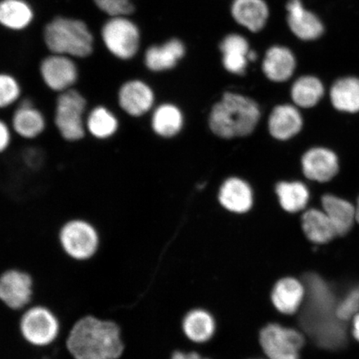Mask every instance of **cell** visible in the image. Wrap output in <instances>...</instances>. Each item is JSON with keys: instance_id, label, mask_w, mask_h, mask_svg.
Returning <instances> with one entry per match:
<instances>
[{"instance_id": "83f0119b", "label": "cell", "mask_w": 359, "mask_h": 359, "mask_svg": "<svg viewBox=\"0 0 359 359\" xmlns=\"http://www.w3.org/2000/svg\"><path fill=\"white\" fill-rule=\"evenodd\" d=\"M330 98L339 111H359V79L344 78L337 81L331 88Z\"/></svg>"}, {"instance_id": "8d00e7d4", "label": "cell", "mask_w": 359, "mask_h": 359, "mask_svg": "<svg viewBox=\"0 0 359 359\" xmlns=\"http://www.w3.org/2000/svg\"><path fill=\"white\" fill-rule=\"evenodd\" d=\"M170 359H210L208 358H205L201 356V354L191 352V353H184L181 351H177L172 354Z\"/></svg>"}, {"instance_id": "4fadbf2b", "label": "cell", "mask_w": 359, "mask_h": 359, "mask_svg": "<svg viewBox=\"0 0 359 359\" xmlns=\"http://www.w3.org/2000/svg\"><path fill=\"white\" fill-rule=\"evenodd\" d=\"M154 98L152 89L138 79L128 80L121 85L116 97L120 109L133 118H139L149 111Z\"/></svg>"}, {"instance_id": "f1b7e54d", "label": "cell", "mask_w": 359, "mask_h": 359, "mask_svg": "<svg viewBox=\"0 0 359 359\" xmlns=\"http://www.w3.org/2000/svg\"><path fill=\"white\" fill-rule=\"evenodd\" d=\"M182 124L183 116L181 111L172 104H163L157 107L152 116V129L161 137L175 136L181 131Z\"/></svg>"}, {"instance_id": "603a6c76", "label": "cell", "mask_w": 359, "mask_h": 359, "mask_svg": "<svg viewBox=\"0 0 359 359\" xmlns=\"http://www.w3.org/2000/svg\"><path fill=\"white\" fill-rule=\"evenodd\" d=\"M119 127L118 116L109 107L97 105L88 109L86 131L96 140H109L118 133Z\"/></svg>"}, {"instance_id": "9a60e30c", "label": "cell", "mask_w": 359, "mask_h": 359, "mask_svg": "<svg viewBox=\"0 0 359 359\" xmlns=\"http://www.w3.org/2000/svg\"><path fill=\"white\" fill-rule=\"evenodd\" d=\"M304 176L312 181H330L339 172V160L334 152L323 147L312 148L302 158Z\"/></svg>"}, {"instance_id": "2e32d148", "label": "cell", "mask_w": 359, "mask_h": 359, "mask_svg": "<svg viewBox=\"0 0 359 359\" xmlns=\"http://www.w3.org/2000/svg\"><path fill=\"white\" fill-rule=\"evenodd\" d=\"M231 13L238 25L253 33L259 32L266 27L269 16L264 0H234Z\"/></svg>"}, {"instance_id": "8fae6325", "label": "cell", "mask_w": 359, "mask_h": 359, "mask_svg": "<svg viewBox=\"0 0 359 359\" xmlns=\"http://www.w3.org/2000/svg\"><path fill=\"white\" fill-rule=\"evenodd\" d=\"M34 281L28 272L10 269L0 276V302L8 309L22 311L33 304Z\"/></svg>"}, {"instance_id": "6da1fadb", "label": "cell", "mask_w": 359, "mask_h": 359, "mask_svg": "<svg viewBox=\"0 0 359 359\" xmlns=\"http://www.w3.org/2000/svg\"><path fill=\"white\" fill-rule=\"evenodd\" d=\"M305 290L299 316L303 330L318 346L339 348L346 341L344 321L336 314L335 295L331 287L316 273L303 277Z\"/></svg>"}, {"instance_id": "f35d334b", "label": "cell", "mask_w": 359, "mask_h": 359, "mask_svg": "<svg viewBox=\"0 0 359 359\" xmlns=\"http://www.w3.org/2000/svg\"><path fill=\"white\" fill-rule=\"evenodd\" d=\"M356 209V221L359 223V198L358 201V205Z\"/></svg>"}, {"instance_id": "4316f807", "label": "cell", "mask_w": 359, "mask_h": 359, "mask_svg": "<svg viewBox=\"0 0 359 359\" xmlns=\"http://www.w3.org/2000/svg\"><path fill=\"white\" fill-rule=\"evenodd\" d=\"M302 222L305 236L313 243L325 244L337 236L333 224L325 212L309 210L302 215Z\"/></svg>"}, {"instance_id": "7c38bea8", "label": "cell", "mask_w": 359, "mask_h": 359, "mask_svg": "<svg viewBox=\"0 0 359 359\" xmlns=\"http://www.w3.org/2000/svg\"><path fill=\"white\" fill-rule=\"evenodd\" d=\"M10 123L13 133L25 140L41 137L48 128L46 116L29 98H22L13 107Z\"/></svg>"}, {"instance_id": "e575fe53", "label": "cell", "mask_w": 359, "mask_h": 359, "mask_svg": "<svg viewBox=\"0 0 359 359\" xmlns=\"http://www.w3.org/2000/svg\"><path fill=\"white\" fill-rule=\"evenodd\" d=\"M13 134L11 123L0 118V154L10 149Z\"/></svg>"}, {"instance_id": "4dcf8cb0", "label": "cell", "mask_w": 359, "mask_h": 359, "mask_svg": "<svg viewBox=\"0 0 359 359\" xmlns=\"http://www.w3.org/2000/svg\"><path fill=\"white\" fill-rule=\"evenodd\" d=\"M324 93V86L320 80L312 76H305L294 83L291 97L296 105L309 109L320 101Z\"/></svg>"}, {"instance_id": "52a82bcc", "label": "cell", "mask_w": 359, "mask_h": 359, "mask_svg": "<svg viewBox=\"0 0 359 359\" xmlns=\"http://www.w3.org/2000/svg\"><path fill=\"white\" fill-rule=\"evenodd\" d=\"M103 44L111 55L128 61L137 55L141 32L129 16L109 17L101 29Z\"/></svg>"}, {"instance_id": "1f68e13d", "label": "cell", "mask_w": 359, "mask_h": 359, "mask_svg": "<svg viewBox=\"0 0 359 359\" xmlns=\"http://www.w3.org/2000/svg\"><path fill=\"white\" fill-rule=\"evenodd\" d=\"M22 85L15 76L0 73V110L11 109L22 98Z\"/></svg>"}, {"instance_id": "ac0fdd59", "label": "cell", "mask_w": 359, "mask_h": 359, "mask_svg": "<svg viewBox=\"0 0 359 359\" xmlns=\"http://www.w3.org/2000/svg\"><path fill=\"white\" fill-rule=\"evenodd\" d=\"M185 45L178 39H172L163 44L147 48L144 62L148 69L161 72L173 69L185 55Z\"/></svg>"}, {"instance_id": "d6a6232c", "label": "cell", "mask_w": 359, "mask_h": 359, "mask_svg": "<svg viewBox=\"0 0 359 359\" xmlns=\"http://www.w3.org/2000/svg\"><path fill=\"white\" fill-rule=\"evenodd\" d=\"M93 2L109 17L129 16L135 11L133 0H93Z\"/></svg>"}, {"instance_id": "7402d4cb", "label": "cell", "mask_w": 359, "mask_h": 359, "mask_svg": "<svg viewBox=\"0 0 359 359\" xmlns=\"http://www.w3.org/2000/svg\"><path fill=\"white\" fill-rule=\"evenodd\" d=\"M295 58L289 48L273 46L264 57L262 69L264 75L273 82L288 80L295 69Z\"/></svg>"}, {"instance_id": "ffe728a7", "label": "cell", "mask_w": 359, "mask_h": 359, "mask_svg": "<svg viewBox=\"0 0 359 359\" xmlns=\"http://www.w3.org/2000/svg\"><path fill=\"white\" fill-rule=\"evenodd\" d=\"M303 119L299 111L291 105L277 106L269 119V130L278 140H288L302 130Z\"/></svg>"}, {"instance_id": "3957f363", "label": "cell", "mask_w": 359, "mask_h": 359, "mask_svg": "<svg viewBox=\"0 0 359 359\" xmlns=\"http://www.w3.org/2000/svg\"><path fill=\"white\" fill-rule=\"evenodd\" d=\"M259 116L257 102L249 97L226 93L213 107L209 124L219 137H245L254 131Z\"/></svg>"}, {"instance_id": "d6986e66", "label": "cell", "mask_w": 359, "mask_h": 359, "mask_svg": "<svg viewBox=\"0 0 359 359\" xmlns=\"http://www.w3.org/2000/svg\"><path fill=\"white\" fill-rule=\"evenodd\" d=\"M219 201L229 212L243 214L249 212L253 205V193L243 180H226L219 190Z\"/></svg>"}, {"instance_id": "f546056e", "label": "cell", "mask_w": 359, "mask_h": 359, "mask_svg": "<svg viewBox=\"0 0 359 359\" xmlns=\"http://www.w3.org/2000/svg\"><path fill=\"white\" fill-rule=\"evenodd\" d=\"M276 194L281 208L290 213L299 212L304 209L309 199L308 188L299 182L278 184Z\"/></svg>"}, {"instance_id": "d4e9b609", "label": "cell", "mask_w": 359, "mask_h": 359, "mask_svg": "<svg viewBox=\"0 0 359 359\" xmlns=\"http://www.w3.org/2000/svg\"><path fill=\"white\" fill-rule=\"evenodd\" d=\"M34 19L32 6L25 0H0V25L8 30L28 28Z\"/></svg>"}, {"instance_id": "44dd1931", "label": "cell", "mask_w": 359, "mask_h": 359, "mask_svg": "<svg viewBox=\"0 0 359 359\" xmlns=\"http://www.w3.org/2000/svg\"><path fill=\"white\" fill-rule=\"evenodd\" d=\"M219 48L224 69L231 74H243L250 62V49L247 39L238 34H228L222 40Z\"/></svg>"}, {"instance_id": "9c48e42d", "label": "cell", "mask_w": 359, "mask_h": 359, "mask_svg": "<svg viewBox=\"0 0 359 359\" xmlns=\"http://www.w3.org/2000/svg\"><path fill=\"white\" fill-rule=\"evenodd\" d=\"M259 341L268 359H299L304 344L302 333L277 324L264 326L259 332Z\"/></svg>"}, {"instance_id": "5bb4252c", "label": "cell", "mask_w": 359, "mask_h": 359, "mask_svg": "<svg viewBox=\"0 0 359 359\" xmlns=\"http://www.w3.org/2000/svg\"><path fill=\"white\" fill-rule=\"evenodd\" d=\"M286 10L288 12L287 22L296 37L309 41L320 38L324 33V26L320 19L305 10L302 0H290Z\"/></svg>"}, {"instance_id": "8992f818", "label": "cell", "mask_w": 359, "mask_h": 359, "mask_svg": "<svg viewBox=\"0 0 359 359\" xmlns=\"http://www.w3.org/2000/svg\"><path fill=\"white\" fill-rule=\"evenodd\" d=\"M57 236L62 250L77 262H86L95 257L101 245L100 230L85 218L67 219L58 229Z\"/></svg>"}, {"instance_id": "30bf717a", "label": "cell", "mask_w": 359, "mask_h": 359, "mask_svg": "<svg viewBox=\"0 0 359 359\" xmlns=\"http://www.w3.org/2000/svg\"><path fill=\"white\" fill-rule=\"evenodd\" d=\"M74 58L50 53L40 62L39 75L48 89L57 94L75 88L79 69Z\"/></svg>"}, {"instance_id": "277c9868", "label": "cell", "mask_w": 359, "mask_h": 359, "mask_svg": "<svg viewBox=\"0 0 359 359\" xmlns=\"http://www.w3.org/2000/svg\"><path fill=\"white\" fill-rule=\"evenodd\" d=\"M45 44L51 53L78 60L93 55L94 37L86 22L69 17H57L45 26Z\"/></svg>"}, {"instance_id": "d590c367", "label": "cell", "mask_w": 359, "mask_h": 359, "mask_svg": "<svg viewBox=\"0 0 359 359\" xmlns=\"http://www.w3.org/2000/svg\"><path fill=\"white\" fill-rule=\"evenodd\" d=\"M25 158L29 167H38L42 160L40 151L36 149H29L25 152Z\"/></svg>"}, {"instance_id": "836d02e7", "label": "cell", "mask_w": 359, "mask_h": 359, "mask_svg": "<svg viewBox=\"0 0 359 359\" xmlns=\"http://www.w3.org/2000/svg\"><path fill=\"white\" fill-rule=\"evenodd\" d=\"M359 311V286L353 289L343 300L337 304L336 314L340 320L346 321Z\"/></svg>"}, {"instance_id": "74e56055", "label": "cell", "mask_w": 359, "mask_h": 359, "mask_svg": "<svg viewBox=\"0 0 359 359\" xmlns=\"http://www.w3.org/2000/svg\"><path fill=\"white\" fill-rule=\"evenodd\" d=\"M353 335L359 341V313L353 318Z\"/></svg>"}, {"instance_id": "7a4b0ae2", "label": "cell", "mask_w": 359, "mask_h": 359, "mask_svg": "<svg viewBox=\"0 0 359 359\" xmlns=\"http://www.w3.org/2000/svg\"><path fill=\"white\" fill-rule=\"evenodd\" d=\"M66 347L74 359H120L125 351L118 323L93 316L75 322L67 336Z\"/></svg>"}, {"instance_id": "ba28073f", "label": "cell", "mask_w": 359, "mask_h": 359, "mask_svg": "<svg viewBox=\"0 0 359 359\" xmlns=\"http://www.w3.org/2000/svg\"><path fill=\"white\" fill-rule=\"evenodd\" d=\"M20 330L27 343L43 348L60 338L61 324L50 309L42 304H33L21 314Z\"/></svg>"}, {"instance_id": "e0dca14e", "label": "cell", "mask_w": 359, "mask_h": 359, "mask_svg": "<svg viewBox=\"0 0 359 359\" xmlns=\"http://www.w3.org/2000/svg\"><path fill=\"white\" fill-rule=\"evenodd\" d=\"M305 295L302 282L294 278H283L273 285L271 299L273 306L284 314H294L299 311Z\"/></svg>"}, {"instance_id": "ab89813d", "label": "cell", "mask_w": 359, "mask_h": 359, "mask_svg": "<svg viewBox=\"0 0 359 359\" xmlns=\"http://www.w3.org/2000/svg\"><path fill=\"white\" fill-rule=\"evenodd\" d=\"M257 359H259V358H257Z\"/></svg>"}, {"instance_id": "484cf974", "label": "cell", "mask_w": 359, "mask_h": 359, "mask_svg": "<svg viewBox=\"0 0 359 359\" xmlns=\"http://www.w3.org/2000/svg\"><path fill=\"white\" fill-rule=\"evenodd\" d=\"M184 334L188 339L196 344L208 342L215 331V323L212 314L203 309H194L187 313L182 321Z\"/></svg>"}, {"instance_id": "cb8c5ba5", "label": "cell", "mask_w": 359, "mask_h": 359, "mask_svg": "<svg viewBox=\"0 0 359 359\" xmlns=\"http://www.w3.org/2000/svg\"><path fill=\"white\" fill-rule=\"evenodd\" d=\"M323 208L335 229L337 236H344L351 230L356 219V209L348 201L335 196L322 198Z\"/></svg>"}, {"instance_id": "5b68a950", "label": "cell", "mask_w": 359, "mask_h": 359, "mask_svg": "<svg viewBox=\"0 0 359 359\" xmlns=\"http://www.w3.org/2000/svg\"><path fill=\"white\" fill-rule=\"evenodd\" d=\"M88 100L76 88L57 94L53 123L60 137L67 142L82 141L86 136Z\"/></svg>"}]
</instances>
